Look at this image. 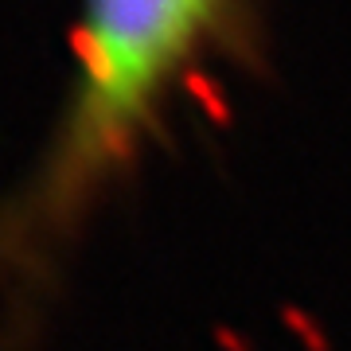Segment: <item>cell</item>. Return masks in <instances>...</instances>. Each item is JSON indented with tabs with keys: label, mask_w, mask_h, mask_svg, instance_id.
Listing matches in <instances>:
<instances>
[{
	"label": "cell",
	"mask_w": 351,
	"mask_h": 351,
	"mask_svg": "<svg viewBox=\"0 0 351 351\" xmlns=\"http://www.w3.org/2000/svg\"><path fill=\"white\" fill-rule=\"evenodd\" d=\"M215 0H86L82 137L110 149L141 117L172 63L191 47Z\"/></svg>",
	"instance_id": "cell-1"
}]
</instances>
